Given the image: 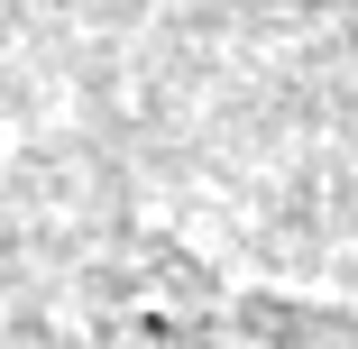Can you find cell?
<instances>
[{
	"label": "cell",
	"mask_w": 358,
	"mask_h": 349,
	"mask_svg": "<svg viewBox=\"0 0 358 349\" xmlns=\"http://www.w3.org/2000/svg\"><path fill=\"white\" fill-rule=\"evenodd\" d=\"M120 349H358V322L313 313L294 294L221 285V276L175 257L166 294H138L120 313Z\"/></svg>",
	"instance_id": "1"
}]
</instances>
